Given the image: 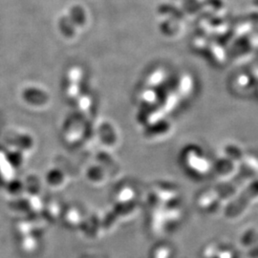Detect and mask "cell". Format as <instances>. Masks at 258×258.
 Wrapping results in <instances>:
<instances>
[{"instance_id": "cell-4", "label": "cell", "mask_w": 258, "mask_h": 258, "mask_svg": "<svg viewBox=\"0 0 258 258\" xmlns=\"http://www.w3.org/2000/svg\"><path fill=\"white\" fill-rule=\"evenodd\" d=\"M81 79V72L78 68L71 70L69 76V94L71 97H75L79 89V83Z\"/></svg>"}, {"instance_id": "cell-2", "label": "cell", "mask_w": 258, "mask_h": 258, "mask_svg": "<svg viewBox=\"0 0 258 258\" xmlns=\"http://www.w3.org/2000/svg\"><path fill=\"white\" fill-rule=\"evenodd\" d=\"M68 17L71 19V21L73 22L76 27H83L86 23L85 11L80 5H75L73 7H71Z\"/></svg>"}, {"instance_id": "cell-3", "label": "cell", "mask_w": 258, "mask_h": 258, "mask_svg": "<svg viewBox=\"0 0 258 258\" xmlns=\"http://www.w3.org/2000/svg\"><path fill=\"white\" fill-rule=\"evenodd\" d=\"M58 29L66 37H73L76 35V26L68 16H62L58 19Z\"/></svg>"}, {"instance_id": "cell-1", "label": "cell", "mask_w": 258, "mask_h": 258, "mask_svg": "<svg viewBox=\"0 0 258 258\" xmlns=\"http://www.w3.org/2000/svg\"><path fill=\"white\" fill-rule=\"evenodd\" d=\"M23 98L27 102L34 103V104H41L47 101L46 94L37 88H34V87H30V88L25 89L23 92Z\"/></svg>"}]
</instances>
